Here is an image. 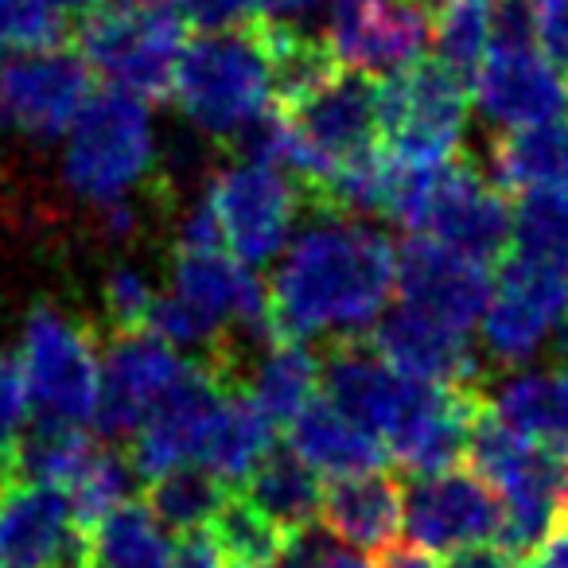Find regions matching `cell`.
I'll list each match as a JSON object with an SVG mask.
<instances>
[{"label": "cell", "instance_id": "8fae6325", "mask_svg": "<svg viewBox=\"0 0 568 568\" xmlns=\"http://www.w3.org/2000/svg\"><path fill=\"white\" fill-rule=\"evenodd\" d=\"M206 203L219 219L230 257H237L245 268H257L281 253L293 222L304 214V191L281 168L234 164L211 180Z\"/></svg>", "mask_w": 568, "mask_h": 568}, {"label": "cell", "instance_id": "cb8c5ba5", "mask_svg": "<svg viewBox=\"0 0 568 568\" xmlns=\"http://www.w3.org/2000/svg\"><path fill=\"white\" fill-rule=\"evenodd\" d=\"M268 452H273V420L261 413L250 389H230L199 440L195 464H203L230 487H242Z\"/></svg>", "mask_w": 568, "mask_h": 568}, {"label": "cell", "instance_id": "3957f363", "mask_svg": "<svg viewBox=\"0 0 568 568\" xmlns=\"http://www.w3.org/2000/svg\"><path fill=\"white\" fill-rule=\"evenodd\" d=\"M172 102L191 125H199L222 144L234 141L253 118H261L273 105L268 71L250 32V20L230 32L187 40L175 63Z\"/></svg>", "mask_w": 568, "mask_h": 568}, {"label": "cell", "instance_id": "7402d4cb", "mask_svg": "<svg viewBox=\"0 0 568 568\" xmlns=\"http://www.w3.org/2000/svg\"><path fill=\"white\" fill-rule=\"evenodd\" d=\"M237 495L284 537L316 526L324 506V483L312 464H304L288 444H273L265 459L253 467L250 479L237 487Z\"/></svg>", "mask_w": 568, "mask_h": 568}, {"label": "cell", "instance_id": "60d3db41", "mask_svg": "<svg viewBox=\"0 0 568 568\" xmlns=\"http://www.w3.org/2000/svg\"><path fill=\"white\" fill-rule=\"evenodd\" d=\"M378 568H436V565L428 552H417L409 545H394V549L378 557Z\"/></svg>", "mask_w": 568, "mask_h": 568}, {"label": "cell", "instance_id": "5b68a950", "mask_svg": "<svg viewBox=\"0 0 568 568\" xmlns=\"http://www.w3.org/2000/svg\"><path fill=\"white\" fill-rule=\"evenodd\" d=\"M74 48L87 55L90 71L105 74L113 90L168 102L175 63L187 48V24L175 9H102L87 12L74 28Z\"/></svg>", "mask_w": 568, "mask_h": 568}, {"label": "cell", "instance_id": "7bdbcfd3", "mask_svg": "<svg viewBox=\"0 0 568 568\" xmlns=\"http://www.w3.org/2000/svg\"><path fill=\"white\" fill-rule=\"evenodd\" d=\"M12 20H17V0H0V63L12 48Z\"/></svg>", "mask_w": 568, "mask_h": 568}, {"label": "cell", "instance_id": "b9f144b4", "mask_svg": "<svg viewBox=\"0 0 568 568\" xmlns=\"http://www.w3.org/2000/svg\"><path fill=\"white\" fill-rule=\"evenodd\" d=\"M312 4H320V0H253V9L268 20L284 17V12H304V9H312Z\"/></svg>", "mask_w": 568, "mask_h": 568}, {"label": "cell", "instance_id": "836d02e7", "mask_svg": "<svg viewBox=\"0 0 568 568\" xmlns=\"http://www.w3.org/2000/svg\"><path fill=\"white\" fill-rule=\"evenodd\" d=\"M32 420V394H28L24 366L9 351H0V452H17Z\"/></svg>", "mask_w": 568, "mask_h": 568}, {"label": "cell", "instance_id": "74e56055", "mask_svg": "<svg viewBox=\"0 0 568 568\" xmlns=\"http://www.w3.org/2000/svg\"><path fill=\"white\" fill-rule=\"evenodd\" d=\"M168 568H222V545H219V537H214V529L180 534Z\"/></svg>", "mask_w": 568, "mask_h": 568}, {"label": "cell", "instance_id": "e575fe53", "mask_svg": "<svg viewBox=\"0 0 568 568\" xmlns=\"http://www.w3.org/2000/svg\"><path fill=\"white\" fill-rule=\"evenodd\" d=\"M534 40L557 71H568V0H534Z\"/></svg>", "mask_w": 568, "mask_h": 568}, {"label": "cell", "instance_id": "e0dca14e", "mask_svg": "<svg viewBox=\"0 0 568 568\" xmlns=\"http://www.w3.org/2000/svg\"><path fill=\"white\" fill-rule=\"evenodd\" d=\"M471 90L479 113L503 133L560 121L568 110L565 79L537 43H490Z\"/></svg>", "mask_w": 568, "mask_h": 568}, {"label": "cell", "instance_id": "277c9868", "mask_svg": "<svg viewBox=\"0 0 568 568\" xmlns=\"http://www.w3.org/2000/svg\"><path fill=\"white\" fill-rule=\"evenodd\" d=\"M156 164L149 110L125 90H94L67 141L63 175L74 195L105 206L129 203Z\"/></svg>", "mask_w": 568, "mask_h": 568}, {"label": "cell", "instance_id": "ffe728a7", "mask_svg": "<svg viewBox=\"0 0 568 568\" xmlns=\"http://www.w3.org/2000/svg\"><path fill=\"white\" fill-rule=\"evenodd\" d=\"M250 32L261 48V59H265L268 90H273L276 110H293L296 102L312 98L320 87H327L343 71L332 40H324V36L301 32L296 24L268 17H253Z\"/></svg>", "mask_w": 568, "mask_h": 568}, {"label": "cell", "instance_id": "44dd1931", "mask_svg": "<svg viewBox=\"0 0 568 568\" xmlns=\"http://www.w3.org/2000/svg\"><path fill=\"white\" fill-rule=\"evenodd\" d=\"M490 409L510 433L552 456L568 459V371L565 366H537L518 371L498 386Z\"/></svg>", "mask_w": 568, "mask_h": 568}, {"label": "cell", "instance_id": "f35d334b", "mask_svg": "<svg viewBox=\"0 0 568 568\" xmlns=\"http://www.w3.org/2000/svg\"><path fill=\"white\" fill-rule=\"evenodd\" d=\"M518 568H568V514L552 521V529L521 557Z\"/></svg>", "mask_w": 568, "mask_h": 568}, {"label": "cell", "instance_id": "30bf717a", "mask_svg": "<svg viewBox=\"0 0 568 568\" xmlns=\"http://www.w3.org/2000/svg\"><path fill=\"white\" fill-rule=\"evenodd\" d=\"M506 526V503L471 467L440 475H405V534L409 549L456 557L475 545L498 541Z\"/></svg>", "mask_w": 568, "mask_h": 568}, {"label": "cell", "instance_id": "ee69618b", "mask_svg": "<svg viewBox=\"0 0 568 568\" xmlns=\"http://www.w3.org/2000/svg\"><path fill=\"white\" fill-rule=\"evenodd\" d=\"M332 568H371V565H366V560L358 557V552L339 549V552H335V560H332Z\"/></svg>", "mask_w": 568, "mask_h": 568}, {"label": "cell", "instance_id": "d4e9b609", "mask_svg": "<svg viewBox=\"0 0 568 568\" xmlns=\"http://www.w3.org/2000/svg\"><path fill=\"white\" fill-rule=\"evenodd\" d=\"M495 183L514 195L541 187H568V125L545 121L529 129H506L490 144Z\"/></svg>", "mask_w": 568, "mask_h": 568}, {"label": "cell", "instance_id": "f1b7e54d", "mask_svg": "<svg viewBox=\"0 0 568 568\" xmlns=\"http://www.w3.org/2000/svg\"><path fill=\"white\" fill-rule=\"evenodd\" d=\"M490 32H495V0H440L436 4V59L467 90L475 87V74L490 51Z\"/></svg>", "mask_w": 568, "mask_h": 568}, {"label": "cell", "instance_id": "8d00e7d4", "mask_svg": "<svg viewBox=\"0 0 568 568\" xmlns=\"http://www.w3.org/2000/svg\"><path fill=\"white\" fill-rule=\"evenodd\" d=\"M339 549L343 545L316 521V526L301 529V534H293L288 541H284V549H281V557L273 560V568H332V560Z\"/></svg>", "mask_w": 568, "mask_h": 568}, {"label": "cell", "instance_id": "ab89813d", "mask_svg": "<svg viewBox=\"0 0 568 568\" xmlns=\"http://www.w3.org/2000/svg\"><path fill=\"white\" fill-rule=\"evenodd\" d=\"M448 568H518V560L498 545H475V549L448 557Z\"/></svg>", "mask_w": 568, "mask_h": 568}, {"label": "cell", "instance_id": "2e32d148", "mask_svg": "<svg viewBox=\"0 0 568 568\" xmlns=\"http://www.w3.org/2000/svg\"><path fill=\"white\" fill-rule=\"evenodd\" d=\"M187 358L172 351L152 332L144 335H118L105 339L102 355V394H98L94 428L105 440H133V433L144 425L152 405L172 389V382L183 374Z\"/></svg>", "mask_w": 568, "mask_h": 568}, {"label": "cell", "instance_id": "7a4b0ae2", "mask_svg": "<svg viewBox=\"0 0 568 568\" xmlns=\"http://www.w3.org/2000/svg\"><path fill=\"white\" fill-rule=\"evenodd\" d=\"M382 214L479 265H498L514 250V206L471 156H452L440 168L389 160Z\"/></svg>", "mask_w": 568, "mask_h": 568}, {"label": "cell", "instance_id": "d6a6232c", "mask_svg": "<svg viewBox=\"0 0 568 568\" xmlns=\"http://www.w3.org/2000/svg\"><path fill=\"white\" fill-rule=\"evenodd\" d=\"M160 293L144 281L136 268L121 265L105 276L102 304H105V327H110V339L118 335H144L149 332L152 308H156Z\"/></svg>", "mask_w": 568, "mask_h": 568}, {"label": "cell", "instance_id": "9a60e30c", "mask_svg": "<svg viewBox=\"0 0 568 568\" xmlns=\"http://www.w3.org/2000/svg\"><path fill=\"white\" fill-rule=\"evenodd\" d=\"M397 296L402 308L420 312L459 335H471V327L487 316L495 281L479 261L433 237L413 234L397 245Z\"/></svg>", "mask_w": 568, "mask_h": 568}, {"label": "cell", "instance_id": "ac0fdd59", "mask_svg": "<svg viewBox=\"0 0 568 568\" xmlns=\"http://www.w3.org/2000/svg\"><path fill=\"white\" fill-rule=\"evenodd\" d=\"M374 343L389 371H397L409 382H428V386H471L479 382V355L471 339L436 320L420 316L413 308H389L366 335Z\"/></svg>", "mask_w": 568, "mask_h": 568}, {"label": "cell", "instance_id": "52a82bcc", "mask_svg": "<svg viewBox=\"0 0 568 568\" xmlns=\"http://www.w3.org/2000/svg\"><path fill=\"white\" fill-rule=\"evenodd\" d=\"M98 343L102 339L90 324H79L48 301L32 304L24 320L20 366L40 417H55L79 428L94 420L98 394H102Z\"/></svg>", "mask_w": 568, "mask_h": 568}, {"label": "cell", "instance_id": "484cf974", "mask_svg": "<svg viewBox=\"0 0 568 568\" xmlns=\"http://www.w3.org/2000/svg\"><path fill=\"white\" fill-rule=\"evenodd\" d=\"M273 428H288L320 397V351L312 343H268L245 382Z\"/></svg>", "mask_w": 568, "mask_h": 568}, {"label": "cell", "instance_id": "ba28073f", "mask_svg": "<svg viewBox=\"0 0 568 568\" xmlns=\"http://www.w3.org/2000/svg\"><path fill=\"white\" fill-rule=\"evenodd\" d=\"M90 529L63 487L20 471V448L0 452V568H87Z\"/></svg>", "mask_w": 568, "mask_h": 568}, {"label": "cell", "instance_id": "f546056e", "mask_svg": "<svg viewBox=\"0 0 568 568\" xmlns=\"http://www.w3.org/2000/svg\"><path fill=\"white\" fill-rule=\"evenodd\" d=\"M136 487H144V483H141V475H136L129 452L113 448V444H98L94 456L87 459V467H82L71 487H67V498H71L79 526L94 529L105 514L133 503Z\"/></svg>", "mask_w": 568, "mask_h": 568}, {"label": "cell", "instance_id": "4316f807", "mask_svg": "<svg viewBox=\"0 0 568 568\" xmlns=\"http://www.w3.org/2000/svg\"><path fill=\"white\" fill-rule=\"evenodd\" d=\"M234 490L237 487L222 483L203 464H183L144 483V506L160 526L175 529V534H199V529H214Z\"/></svg>", "mask_w": 568, "mask_h": 568}, {"label": "cell", "instance_id": "4fadbf2b", "mask_svg": "<svg viewBox=\"0 0 568 568\" xmlns=\"http://www.w3.org/2000/svg\"><path fill=\"white\" fill-rule=\"evenodd\" d=\"M440 0H335L332 40L347 71L394 79L425 59Z\"/></svg>", "mask_w": 568, "mask_h": 568}, {"label": "cell", "instance_id": "f6af8a7d", "mask_svg": "<svg viewBox=\"0 0 568 568\" xmlns=\"http://www.w3.org/2000/svg\"><path fill=\"white\" fill-rule=\"evenodd\" d=\"M230 568H242V565H230Z\"/></svg>", "mask_w": 568, "mask_h": 568}, {"label": "cell", "instance_id": "d6986e66", "mask_svg": "<svg viewBox=\"0 0 568 568\" xmlns=\"http://www.w3.org/2000/svg\"><path fill=\"white\" fill-rule=\"evenodd\" d=\"M320 521L339 545L355 552H389L405 529V479L386 471H363L324 487Z\"/></svg>", "mask_w": 568, "mask_h": 568}, {"label": "cell", "instance_id": "bcb514c9", "mask_svg": "<svg viewBox=\"0 0 568 568\" xmlns=\"http://www.w3.org/2000/svg\"><path fill=\"white\" fill-rule=\"evenodd\" d=\"M0 118H4V110H0Z\"/></svg>", "mask_w": 568, "mask_h": 568}, {"label": "cell", "instance_id": "1f68e13d", "mask_svg": "<svg viewBox=\"0 0 568 568\" xmlns=\"http://www.w3.org/2000/svg\"><path fill=\"white\" fill-rule=\"evenodd\" d=\"M214 537L222 545V557H230V565L242 568H273V560L281 557L284 541H288L237 490L226 503V510L219 514V521H214Z\"/></svg>", "mask_w": 568, "mask_h": 568}, {"label": "cell", "instance_id": "6da1fadb", "mask_svg": "<svg viewBox=\"0 0 568 568\" xmlns=\"http://www.w3.org/2000/svg\"><path fill=\"white\" fill-rule=\"evenodd\" d=\"M265 288L273 339L363 335L382 320L397 288V250L382 230L358 219L308 211V226L293 237Z\"/></svg>", "mask_w": 568, "mask_h": 568}, {"label": "cell", "instance_id": "83f0119b", "mask_svg": "<svg viewBox=\"0 0 568 568\" xmlns=\"http://www.w3.org/2000/svg\"><path fill=\"white\" fill-rule=\"evenodd\" d=\"M172 549L144 503H125L90 529V568H168Z\"/></svg>", "mask_w": 568, "mask_h": 568}, {"label": "cell", "instance_id": "5bb4252c", "mask_svg": "<svg viewBox=\"0 0 568 568\" xmlns=\"http://www.w3.org/2000/svg\"><path fill=\"white\" fill-rule=\"evenodd\" d=\"M94 98V71L74 43L51 51H20L0 63V110L32 141L71 133L82 105Z\"/></svg>", "mask_w": 568, "mask_h": 568}, {"label": "cell", "instance_id": "8992f818", "mask_svg": "<svg viewBox=\"0 0 568 568\" xmlns=\"http://www.w3.org/2000/svg\"><path fill=\"white\" fill-rule=\"evenodd\" d=\"M467 125V87L440 63L417 59L378 82L382 156L402 168H440L456 156Z\"/></svg>", "mask_w": 568, "mask_h": 568}, {"label": "cell", "instance_id": "7c38bea8", "mask_svg": "<svg viewBox=\"0 0 568 568\" xmlns=\"http://www.w3.org/2000/svg\"><path fill=\"white\" fill-rule=\"evenodd\" d=\"M425 382H409L389 371L386 358L363 335H339L320 347V397L343 413L355 428L389 448L405 425Z\"/></svg>", "mask_w": 568, "mask_h": 568}, {"label": "cell", "instance_id": "603a6c76", "mask_svg": "<svg viewBox=\"0 0 568 568\" xmlns=\"http://www.w3.org/2000/svg\"><path fill=\"white\" fill-rule=\"evenodd\" d=\"M284 433H288V448H293L304 464H312L320 475H335V479H347V475H363V471H382V464L389 459V452L382 448L374 436H366L363 428L351 425V420L343 417L335 405H327L324 397H316Z\"/></svg>", "mask_w": 568, "mask_h": 568}, {"label": "cell", "instance_id": "d590c367", "mask_svg": "<svg viewBox=\"0 0 568 568\" xmlns=\"http://www.w3.org/2000/svg\"><path fill=\"white\" fill-rule=\"evenodd\" d=\"M168 9L180 12L187 28H199L203 36H211L242 24L245 12L253 9V0H172Z\"/></svg>", "mask_w": 568, "mask_h": 568}, {"label": "cell", "instance_id": "9c48e42d", "mask_svg": "<svg viewBox=\"0 0 568 568\" xmlns=\"http://www.w3.org/2000/svg\"><path fill=\"white\" fill-rule=\"evenodd\" d=\"M568 324V273L545 261L506 253L495 296L483 316V347L495 366H526Z\"/></svg>", "mask_w": 568, "mask_h": 568}, {"label": "cell", "instance_id": "4dcf8cb0", "mask_svg": "<svg viewBox=\"0 0 568 568\" xmlns=\"http://www.w3.org/2000/svg\"><path fill=\"white\" fill-rule=\"evenodd\" d=\"M514 253L568 273V187L526 191L514 203Z\"/></svg>", "mask_w": 568, "mask_h": 568}]
</instances>
